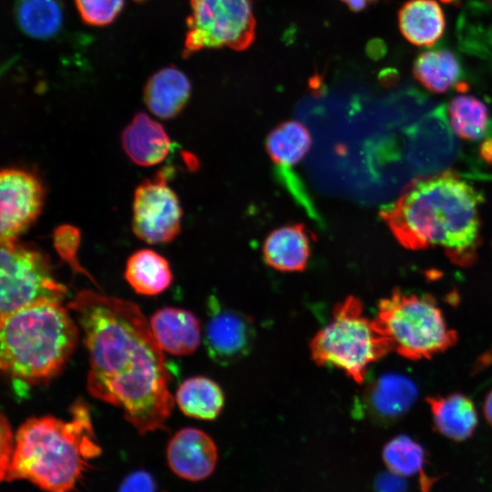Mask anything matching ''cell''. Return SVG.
Listing matches in <instances>:
<instances>
[{"mask_svg": "<svg viewBox=\"0 0 492 492\" xmlns=\"http://www.w3.org/2000/svg\"><path fill=\"white\" fill-rule=\"evenodd\" d=\"M434 425L444 436L461 442L469 438L477 425V413L473 401L459 393L426 398Z\"/></svg>", "mask_w": 492, "mask_h": 492, "instance_id": "18", "label": "cell"}, {"mask_svg": "<svg viewBox=\"0 0 492 492\" xmlns=\"http://www.w3.org/2000/svg\"><path fill=\"white\" fill-rule=\"evenodd\" d=\"M176 402L180 411L193 418L213 420L220 414L224 405L221 388L211 379L194 376L179 386Z\"/></svg>", "mask_w": 492, "mask_h": 492, "instance_id": "22", "label": "cell"}, {"mask_svg": "<svg viewBox=\"0 0 492 492\" xmlns=\"http://www.w3.org/2000/svg\"><path fill=\"white\" fill-rule=\"evenodd\" d=\"M414 76L433 93L447 92L458 84L461 69L454 54L446 49L430 50L415 59Z\"/></svg>", "mask_w": 492, "mask_h": 492, "instance_id": "25", "label": "cell"}, {"mask_svg": "<svg viewBox=\"0 0 492 492\" xmlns=\"http://www.w3.org/2000/svg\"><path fill=\"white\" fill-rule=\"evenodd\" d=\"M398 24L403 36L419 46L435 44L444 34L446 19L435 0H410L398 12Z\"/></svg>", "mask_w": 492, "mask_h": 492, "instance_id": "19", "label": "cell"}, {"mask_svg": "<svg viewBox=\"0 0 492 492\" xmlns=\"http://www.w3.org/2000/svg\"><path fill=\"white\" fill-rule=\"evenodd\" d=\"M354 12H360L364 10L367 5V0H341Z\"/></svg>", "mask_w": 492, "mask_h": 492, "instance_id": "32", "label": "cell"}, {"mask_svg": "<svg viewBox=\"0 0 492 492\" xmlns=\"http://www.w3.org/2000/svg\"><path fill=\"white\" fill-rule=\"evenodd\" d=\"M374 321L393 351L411 360L430 359L452 347L457 333L450 329L435 298L399 289L378 302Z\"/></svg>", "mask_w": 492, "mask_h": 492, "instance_id": "6", "label": "cell"}, {"mask_svg": "<svg viewBox=\"0 0 492 492\" xmlns=\"http://www.w3.org/2000/svg\"><path fill=\"white\" fill-rule=\"evenodd\" d=\"M149 322L158 344L170 354L190 355L200 343V323L190 311L163 307L157 310Z\"/></svg>", "mask_w": 492, "mask_h": 492, "instance_id": "14", "label": "cell"}, {"mask_svg": "<svg viewBox=\"0 0 492 492\" xmlns=\"http://www.w3.org/2000/svg\"><path fill=\"white\" fill-rule=\"evenodd\" d=\"M45 189L40 179L22 169H3L0 173L1 240L18 239L42 212Z\"/></svg>", "mask_w": 492, "mask_h": 492, "instance_id": "10", "label": "cell"}, {"mask_svg": "<svg viewBox=\"0 0 492 492\" xmlns=\"http://www.w3.org/2000/svg\"><path fill=\"white\" fill-rule=\"evenodd\" d=\"M417 395V387L410 378L398 373H385L365 387L356 401L355 409L358 415L388 425L408 412Z\"/></svg>", "mask_w": 492, "mask_h": 492, "instance_id": "12", "label": "cell"}, {"mask_svg": "<svg viewBox=\"0 0 492 492\" xmlns=\"http://www.w3.org/2000/svg\"><path fill=\"white\" fill-rule=\"evenodd\" d=\"M483 412L487 423L492 426V389L487 393L483 404Z\"/></svg>", "mask_w": 492, "mask_h": 492, "instance_id": "31", "label": "cell"}, {"mask_svg": "<svg viewBox=\"0 0 492 492\" xmlns=\"http://www.w3.org/2000/svg\"><path fill=\"white\" fill-rule=\"evenodd\" d=\"M382 456L389 471L401 477L415 476L425 463L424 447L405 435L389 440L383 448Z\"/></svg>", "mask_w": 492, "mask_h": 492, "instance_id": "26", "label": "cell"}, {"mask_svg": "<svg viewBox=\"0 0 492 492\" xmlns=\"http://www.w3.org/2000/svg\"><path fill=\"white\" fill-rule=\"evenodd\" d=\"M310 351L316 364L338 367L363 384L368 365L393 347L374 319L364 315L362 302L348 296L334 307L331 322L313 336Z\"/></svg>", "mask_w": 492, "mask_h": 492, "instance_id": "5", "label": "cell"}, {"mask_svg": "<svg viewBox=\"0 0 492 492\" xmlns=\"http://www.w3.org/2000/svg\"><path fill=\"white\" fill-rule=\"evenodd\" d=\"M65 421L52 415L30 417L15 433L8 471L2 481L27 480L46 492H72L101 454L89 409L82 400Z\"/></svg>", "mask_w": 492, "mask_h": 492, "instance_id": "3", "label": "cell"}, {"mask_svg": "<svg viewBox=\"0 0 492 492\" xmlns=\"http://www.w3.org/2000/svg\"><path fill=\"white\" fill-rule=\"evenodd\" d=\"M15 445L10 424L5 415H1L0 421V479L5 477L10 466Z\"/></svg>", "mask_w": 492, "mask_h": 492, "instance_id": "29", "label": "cell"}, {"mask_svg": "<svg viewBox=\"0 0 492 492\" xmlns=\"http://www.w3.org/2000/svg\"><path fill=\"white\" fill-rule=\"evenodd\" d=\"M78 332L60 302L35 303L0 317V367L14 383L33 385L56 376Z\"/></svg>", "mask_w": 492, "mask_h": 492, "instance_id": "4", "label": "cell"}, {"mask_svg": "<svg viewBox=\"0 0 492 492\" xmlns=\"http://www.w3.org/2000/svg\"><path fill=\"white\" fill-rule=\"evenodd\" d=\"M447 112L453 132L466 142L481 141L491 128L490 109L475 96H456L451 99Z\"/></svg>", "mask_w": 492, "mask_h": 492, "instance_id": "23", "label": "cell"}, {"mask_svg": "<svg viewBox=\"0 0 492 492\" xmlns=\"http://www.w3.org/2000/svg\"><path fill=\"white\" fill-rule=\"evenodd\" d=\"M265 262L282 272L303 271L311 255V240L302 223L284 225L271 231L262 244Z\"/></svg>", "mask_w": 492, "mask_h": 492, "instance_id": "17", "label": "cell"}, {"mask_svg": "<svg viewBox=\"0 0 492 492\" xmlns=\"http://www.w3.org/2000/svg\"><path fill=\"white\" fill-rule=\"evenodd\" d=\"M0 259V317L38 302H61L67 295L37 249L18 239L1 240Z\"/></svg>", "mask_w": 492, "mask_h": 492, "instance_id": "7", "label": "cell"}, {"mask_svg": "<svg viewBox=\"0 0 492 492\" xmlns=\"http://www.w3.org/2000/svg\"><path fill=\"white\" fill-rule=\"evenodd\" d=\"M167 460L178 477L189 481H201L214 471L218 448L212 438L202 430L184 427L169 441Z\"/></svg>", "mask_w": 492, "mask_h": 492, "instance_id": "13", "label": "cell"}, {"mask_svg": "<svg viewBox=\"0 0 492 492\" xmlns=\"http://www.w3.org/2000/svg\"><path fill=\"white\" fill-rule=\"evenodd\" d=\"M169 169L158 171L136 189L132 206V231L149 244L167 243L180 231L182 209L168 185Z\"/></svg>", "mask_w": 492, "mask_h": 492, "instance_id": "9", "label": "cell"}, {"mask_svg": "<svg viewBox=\"0 0 492 492\" xmlns=\"http://www.w3.org/2000/svg\"><path fill=\"white\" fill-rule=\"evenodd\" d=\"M67 307L88 354V393L120 408L141 435L166 430L174 407L171 375L140 308L91 290L77 292Z\"/></svg>", "mask_w": 492, "mask_h": 492, "instance_id": "1", "label": "cell"}, {"mask_svg": "<svg viewBox=\"0 0 492 492\" xmlns=\"http://www.w3.org/2000/svg\"><path fill=\"white\" fill-rule=\"evenodd\" d=\"M121 145L137 165L150 167L163 161L171 149L163 126L145 113L136 114L121 134Z\"/></svg>", "mask_w": 492, "mask_h": 492, "instance_id": "15", "label": "cell"}, {"mask_svg": "<svg viewBox=\"0 0 492 492\" xmlns=\"http://www.w3.org/2000/svg\"><path fill=\"white\" fill-rule=\"evenodd\" d=\"M313 140L307 128L297 120L278 124L267 135L265 149L278 168H291L307 154Z\"/></svg>", "mask_w": 492, "mask_h": 492, "instance_id": "21", "label": "cell"}, {"mask_svg": "<svg viewBox=\"0 0 492 492\" xmlns=\"http://www.w3.org/2000/svg\"><path fill=\"white\" fill-rule=\"evenodd\" d=\"M442 1H444V2H450L451 0H442Z\"/></svg>", "mask_w": 492, "mask_h": 492, "instance_id": "34", "label": "cell"}, {"mask_svg": "<svg viewBox=\"0 0 492 492\" xmlns=\"http://www.w3.org/2000/svg\"><path fill=\"white\" fill-rule=\"evenodd\" d=\"M125 278L136 292L156 295L169 288L172 273L163 256L153 250L142 249L128 259Z\"/></svg>", "mask_w": 492, "mask_h": 492, "instance_id": "20", "label": "cell"}, {"mask_svg": "<svg viewBox=\"0 0 492 492\" xmlns=\"http://www.w3.org/2000/svg\"><path fill=\"white\" fill-rule=\"evenodd\" d=\"M481 193L453 171L419 178L380 210L395 239L410 250L439 247L461 266L480 243Z\"/></svg>", "mask_w": 492, "mask_h": 492, "instance_id": "2", "label": "cell"}, {"mask_svg": "<svg viewBox=\"0 0 492 492\" xmlns=\"http://www.w3.org/2000/svg\"><path fill=\"white\" fill-rule=\"evenodd\" d=\"M118 492H156V483L149 472L140 469L128 475Z\"/></svg>", "mask_w": 492, "mask_h": 492, "instance_id": "30", "label": "cell"}, {"mask_svg": "<svg viewBox=\"0 0 492 492\" xmlns=\"http://www.w3.org/2000/svg\"><path fill=\"white\" fill-rule=\"evenodd\" d=\"M189 1L184 57L204 48L243 51L254 42L256 20L251 0Z\"/></svg>", "mask_w": 492, "mask_h": 492, "instance_id": "8", "label": "cell"}, {"mask_svg": "<svg viewBox=\"0 0 492 492\" xmlns=\"http://www.w3.org/2000/svg\"><path fill=\"white\" fill-rule=\"evenodd\" d=\"M15 15L20 29L36 39L56 36L63 25L60 0H16Z\"/></svg>", "mask_w": 492, "mask_h": 492, "instance_id": "24", "label": "cell"}, {"mask_svg": "<svg viewBox=\"0 0 492 492\" xmlns=\"http://www.w3.org/2000/svg\"><path fill=\"white\" fill-rule=\"evenodd\" d=\"M191 85L187 76L176 67H163L150 76L143 89L149 110L162 119L176 118L187 105Z\"/></svg>", "mask_w": 492, "mask_h": 492, "instance_id": "16", "label": "cell"}, {"mask_svg": "<svg viewBox=\"0 0 492 492\" xmlns=\"http://www.w3.org/2000/svg\"><path fill=\"white\" fill-rule=\"evenodd\" d=\"M204 343L210 357L220 365L232 364L251 351L255 327L249 315L223 306L211 296Z\"/></svg>", "mask_w": 492, "mask_h": 492, "instance_id": "11", "label": "cell"}, {"mask_svg": "<svg viewBox=\"0 0 492 492\" xmlns=\"http://www.w3.org/2000/svg\"><path fill=\"white\" fill-rule=\"evenodd\" d=\"M84 23L103 26L111 24L124 5V0H75Z\"/></svg>", "mask_w": 492, "mask_h": 492, "instance_id": "27", "label": "cell"}, {"mask_svg": "<svg viewBox=\"0 0 492 492\" xmlns=\"http://www.w3.org/2000/svg\"><path fill=\"white\" fill-rule=\"evenodd\" d=\"M377 0H367L368 3L375 2Z\"/></svg>", "mask_w": 492, "mask_h": 492, "instance_id": "33", "label": "cell"}, {"mask_svg": "<svg viewBox=\"0 0 492 492\" xmlns=\"http://www.w3.org/2000/svg\"><path fill=\"white\" fill-rule=\"evenodd\" d=\"M80 235L77 228L70 225H61L54 232V244L61 258L76 272L87 275L94 282L89 273L80 266L77 259Z\"/></svg>", "mask_w": 492, "mask_h": 492, "instance_id": "28", "label": "cell"}]
</instances>
